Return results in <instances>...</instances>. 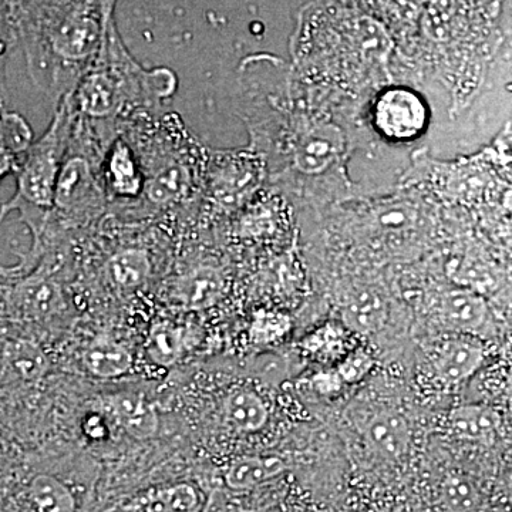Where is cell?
I'll list each match as a JSON object with an SVG mask.
<instances>
[{
  "label": "cell",
  "mask_w": 512,
  "mask_h": 512,
  "mask_svg": "<svg viewBox=\"0 0 512 512\" xmlns=\"http://www.w3.org/2000/svg\"><path fill=\"white\" fill-rule=\"evenodd\" d=\"M485 350L481 342L471 336L446 340L434 355V367L444 382H466L484 365Z\"/></svg>",
  "instance_id": "9c48e42d"
},
{
  "label": "cell",
  "mask_w": 512,
  "mask_h": 512,
  "mask_svg": "<svg viewBox=\"0 0 512 512\" xmlns=\"http://www.w3.org/2000/svg\"><path fill=\"white\" fill-rule=\"evenodd\" d=\"M0 107H3L2 97H0Z\"/></svg>",
  "instance_id": "4316f807"
},
{
  "label": "cell",
  "mask_w": 512,
  "mask_h": 512,
  "mask_svg": "<svg viewBox=\"0 0 512 512\" xmlns=\"http://www.w3.org/2000/svg\"><path fill=\"white\" fill-rule=\"evenodd\" d=\"M333 146L323 137H311L305 141V146L301 148L299 153V163L305 165L309 170H318L323 164H328L332 160Z\"/></svg>",
  "instance_id": "cb8c5ba5"
},
{
  "label": "cell",
  "mask_w": 512,
  "mask_h": 512,
  "mask_svg": "<svg viewBox=\"0 0 512 512\" xmlns=\"http://www.w3.org/2000/svg\"><path fill=\"white\" fill-rule=\"evenodd\" d=\"M83 363L94 376L101 379H116L130 372L133 367V356L120 343L109 339H97L83 353Z\"/></svg>",
  "instance_id": "ac0fdd59"
},
{
  "label": "cell",
  "mask_w": 512,
  "mask_h": 512,
  "mask_svg": "<svg viewBox=\"0 0 512 512\" xmlns=\"http://www.w3.org/2000/svg\"><path fill=\"white\" fill-rule=\"evenodd\" d=\"M210 187L215 200L235 207L256 184V167L244 153L224 154L212 161Z\"/></svg>",
  "instance_id": "ba28073f"
},
{
  "label": "cell",
  "mask_w": 512,
  "mask_h": 512,
  "mask_svg": "<svg viewBox=\"0 0 512 512\" xmlns=\"http://www.w3.org/2000/svg\"><path fill=\"white\" fill-rule=\"evenodd\" d=\"M365 437L377 454L387 460H399L409 450V423L399 412L382 410L367 423Z\"/></svg>",
  "instance_id": "30bf717a"
},
{
  "label": "cell",
  "mask_w": 512,
  "mask_h": 512,
  "mask_svg": "<svg viewBox=\"0 0 512 512\" xmlns=\"http://www.w3.org/2000/svg\"><path fill=\"white\" fill-rule=\"evenodd\" d=\"M33 143V131L19 113L0 107V180L18 171Z\"/></svg>",
  "instance_id": "5bb4252c"
},
{
  "label": "cell",
  "mask_w": 512,
  "mask_h": 512,
  "mask_svg": "<svg viewBox=\"0 0 512 512\" xmlns=\"http://www.w3.org/2000/svg\"><path fill=\"white\" fill-rule=\"evenodd\" d=\"M15 45L30 79L55 106L73 92L99 53L114 2H6Z\"/></svg>",
  "instance_id": "6da1fadb"
},
{
  "label": "cell",
  "mask_w": 512,
  "mask_h": 512,
  "mask_svg": "<svg viewBox=\"0 0 512 512\" xmlns=\"http://www.w3.org/2000/svg\"><path fill=\"white\" fill-rule=\"evenodd\" d=\"M114 136L76 116L49 220L63 234L97 224L110 211L100 165L104 148Z\"/></svg>",
  "instance_id": "277c9868"
},
{
  "label": "cell",
  "mask_w": 512,
  "mask_h": 512,
  "mask_svg": "<svg viewBox=\"0 0 512 512\" xmlns=\"http://www.w3.org/2000/svg\"><path fill=\"white\" fill-rule=\"evenodd\" d=\"M153 272L150 252L141 247H124L113 252L104 264V275L117 291L143 288Z\"/></svg>",
  "instance_id": "7c38bea8"
},
{
  "label": "cell",
  "mask_w": 512,
  "mask_h": 512,
  "mask_svg": "<svg viewBox=\"0 0 512 512\" xmlns=\"http://www.w3.org/2000/svg\"><path fill=\"white\" fill-rule=\"evenodd\" d=\"M110 407L120 426L134 439H153L160 430L156 407L143 394H114Z\"/></svg>",
  "instance_id": "4fadbf2b"
},
{
  "label": "cell",
  "mask_w": 512,
  "mask_h": 512,
  "mask_svg": "<svg viewBox=\"0 0 512 512\" xmlns=\"http://www.w3.org/2000/svg\"><path fill=\"white\" fill-rule=\"evenodd\" d=\"M373 117L384 136L393 140H412L426 128L427 109L419 94L396 87L380 94Z\"/></svg>",
  "instance_id": "52a82bcc"
},
{
  "label": "cell",
  "mask_w": 512,
  "mask_h": 512,
  "mask_svg": "<svg viewBox=\"0 0 512 512\" xmlns=\"http://www.w3.org/2000/svg\"><path fill=\"white\" fill-rule=\"evenodd\" d=\"M178 89V77L168 67L146 69L124 45L111 10L99 53L76 89L70 93L74 113L93 126L116 130L120 124L148 116Z\"/></svg>",
  "instance_id": "7a4b0ae2"
},
{
  "label": "cell",
  "mask_w": 512,
  "mask_h": 512,
  "mask_svg": "<svg viewBox=\"0 0 512 512\" xmlns=\"http://www.w3.org/2000/svg\"><path fill=\"white\" fill-rule=\"evenodd\" d=\"M147 352L151 360L160 366H171L183 353V338L180 329L170 323H157L148 336Z\"/></svg>",
  "instance_id": "44dd1931"
},
{
  "label": "cell",
  "mask_w": 512,
  "mask_h": 512,
  "mask_svg": "<svg viewBox=\"0 0 512 512\" xmlns=\"http://www.w3.org/2000/svg\"><path fill=\"white\" fill-rule=\"evenodd\" d=\"M441 316L451 329L466 336L484 335L490 312L480 296L470 291H451L441 302Z\"/></svg>",
  "instance_id": "8fae6325"
},
{
  "label": "cell",
  "mask_w": 512,
  "mask_h": 512,
  "mask_svg": "<svg viewBox=\"0 0 512 512\" xmlns=\"http://www.w3.org/2000/svg\"><path fill=\"white\" fill-rule=\"evenodd\" d=\"M200 495L191 484H175L147 498L146 512H194Z\"/></svg>",
  "instance_id": "7402d4cb"
},
{
  "label": "cell",
  "mask_w": 512,
  "mask_h": 512,
  "mask_svg": "<svg viewBox=\"0 0 512 512\" xmlns=\"http://www.w3.org/2000/svg\"><path fill=\"white\" fill-rule=\"evenodd\" d=\"M76 113L70 94L56 106L52 123L39 140L33 141L16 171V191L0 205V222L10 212H19L20 221L28 227L32 244L42 239L50 214L64 154L72 138Z\"/></svg>",
  "instance_id": "5b68a950"
},
{
  "label": "cell",
  "mask_w": 512,
  "mask_h": 512,
  "mask_svg": "<svg viewBox=\"0 0 512 512\" xmlns=\"http://www.w3.org/2000/svg\"><path fill=\"white\" fill-rule=\"evenodd\" d=\"M224 414L235 430L256 433L268 423L269 407L255 390L238 387L225 397Z\"/></svg>",
  "instance_id": "2e32d148"
},
{
  "label": "cell",
  "mask_w": 512,
  "mask_h": 512,
  "mask_svg": "<svg viewBox=\"0 0 512 512\" xmlns=\"http://www.w3.org/2000/svg\"><path fill=\"white\" fill-rule=\"evenodd\" d=\"M6 454V446L5 443H3L2 437H0V461L3 460V457H5Z\"/></svg>",
  "instance_id": "484cf974"
},
{
  "label": "cell",
  "mask_w": 512,
  "mask_h": 512,
  "mask_svg": "<svg viewBox=\"0 0 512 512\" xmlns=\"http://www.w3.org/2000/svg\"><path fill=\"white\" fill-rule=\"evenodd\" d=\"M222 288L224 281L220 272L204 266L178 278L174 286V298L184 308H208L220 298Z\"/></svg>",
  "instance_id": "e0dca14e"
},
{
  "label": "cell",
  "mask_w": 512,
  "mask_h": 512,
  "mask_svg": "<svg viewBox=\"0 0 512 512\" xmlns=\"http://www.w3.org/2000/svg\"><path fill=\"white\" fill-rule=\"evenodd\" d=\"M286 470L285 460L278 456L239 457L225 471V483L231 490H252L284 476Z\"/></svg>",
  "instance_id": "9a60e30c"
},
{
  "label": "cell",
  "mask_w": 512,
  "mask_h": 512,
  "mask_svg": "<svg viewBox=\"0 0 512 512\" xmlns=\"http://www.w3.org/2000/svg\"><path fill=\"white\" fill-rule=\"evenodd\" d=\"M26 497L33 512H76L77 503L70 488L49 474H37L29 481Z\"/></svg>",
  "instance_id": "ffe728a7"
},
{
  "label": "cell",
  "mask_w": 512,
  "mask_h": 512,
  "mask_svg": "<svg viewBox=\"0 0 512 512\" xmlns=\"http://www.w3.org/2000/svg\"><path fill=\"white\" fill-rule=\"evenodd\" d=\"M107 427L104 426L100 416H90L84 421V433L90 439L99 440L106 436Z\"/></svg>",
  "instance_id": "d4e9b609"
},
{
  "label": "cell",
  "mask_w": 512,
  "mask_h": 512,
  "mask_svg": "<svg viewBox=\"0 0 512 512\" xmlns=\"http://www.w3.org/2000/svg\"><path fill=\"white\" fill-rule=\"evenodd\" d=\"M501 416L493 407L467 404L451 412L450 427L463 440H487L500 429Z\"/></svg>",
  "instance_id": "d6986e66"
},
{
  "label": "cell",
  "mask_w": 512,
  "mask_h": 512,
  "mask_svg": "<svg viewBox=\"0 0 512 512\" xmlns=\"http://www.w3.org/2000/svg\"><path fill=\"white\" fill-rule=\"evenodd\" d=\"M100 171L110 210H119L126 218L143 195L144 171L133 141L121 126L104 148Z\"/></svg>",
  "instance_id": "8992f818"
},
{
  "label": "cell",
  "mask_w": 512,
  "mask_h": 512,
  "mask_svg": "<svg viewBox=\"0 0 512 512\" xmlns=\"http://www.w3.org/2000/svg\"><path fill=\"white\" fill-rule=\"evenodd\" d=\"M444 503L456 512H467L476 507L478 495L474 485L464 477L448 478L443 484Z\"/></svg>",
  "instance_id": "603a6c76"
},
{
  "label": "cell",
  "mask_w": 512,
  "mask_h": 512,
  "mask_svg": "<svg viewBox=\"0 0 512 512\" xmlns=\"http://www.w3.org/2000/svg\"><path fill=\"white\" fill-rule=\"evenodd\" d=\"M148 116L143 117L146 126L141 131L133 121L121 124L136 147L144 171L143 195L126 220H141L171 210L188 200L197 184L194 156L187 141L183 143L184 133L178 130L174 116L164 117L153 130L148 127Z\"/></svg>",
  "instance_id": "3957f363"
}]
</instances>
